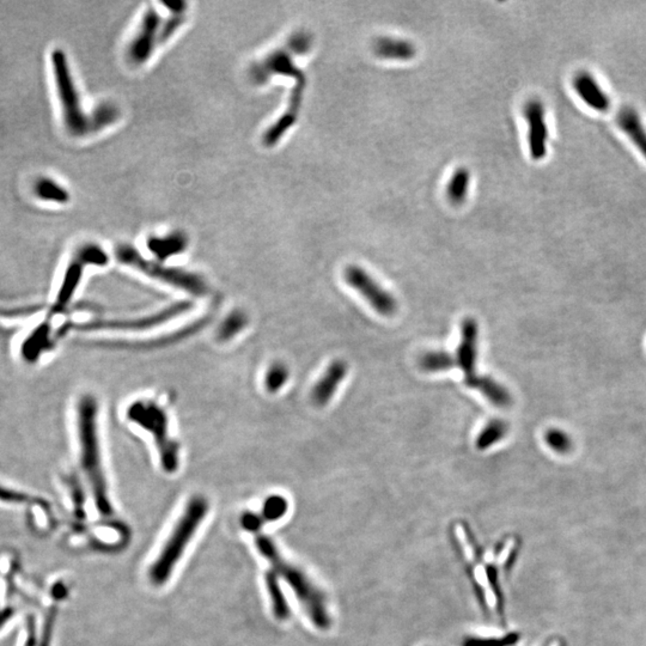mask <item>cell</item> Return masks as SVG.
<instances>
[{
  "mask_svg": "<svg viewBox=\"0 0 646 646\" xmlns=\"http://www.w3.org/2000/svg\"><path fill=\"white\" fill-rule=\"evenodd\" d=\"M77 438L79 446V461L90 485L95 503L103 516L113 515L107 480L103 468L102 451L99 443V405L92 395H84L77 403Z\"/></svg>",
  "mask_w": 646,
  "mask_h": 646,
  "instance_id": "1",
  "label": "cell"
},
{
  "mask_svg": "<svg viewBox=\"0 0 646 646\" xmlns=\"http://www.w3.org/2000/svg\"><path fill=\"white\" fill-rule=\"evenodd\" d=\"M255 544L260 554L270 563L274 574L283 578L293 590L312 624L318 629H330L332 620L327 609L325 595L321 589L313 582V579L300 566L295 565L284 558L270 538L257 535Z\"/></svg>",
  "mask_w": 646,
  "mask_h": 646,
  "instance_id": "2",
  "label": "cell"
},
{
  "mask_svg": "<svg viewBox=\"0 0 646 646\" xmlns=\"http://www.w3.org/2000/svg\"><path fill=\"white\" fill-rule=\"evenodd\" d=\"M209 509L210 504L205 496L197 494L189 499L167 542L149 570V578L152 584L162 586L172 577V571L204 522Z\"/></svg>",
  "mask_w": 646,
  "mask_h": 646,
  "instance_id": "3",
  "label": "cell"
},
{
  "mask_svg": "<svg viewBox=\"0 0 646 646\" xmlns=\"http://www.w3.org/2000/svg\"><path fill=\"white\" fill-rule=\"evenodd\" d=\"M127 418L150 433L159 453L163 471L174 474L180 467V445L169 433V418L159 403L149 398H139L129 405Z\"/></svg>",
  "mask_w": 646,
  "mask_h": 646,
  "instance_id": "4",
  "label": "cell"
},
{
  "mask_svg": "<svg viewBox=\"0 0 646 646\" xmlns=\"http://www.w3.org/2000/svg\"><path fill=\"white\" fill-rule=\"evenodd\" d=\"M116 259L124 265L133 267L150 278L175 287L192 296H204L207 292L205 280L188 270L169 267L162 262L151 261L129 244H121L115 250Z\"/></svg>",
  "mask_w": 646,
  "mask_h": 646,
  "instance_id": "5",
  "label": "cell"
},
{
  "mask_svg": "<svg viewBox=\"0 0 646 646\" xmlns=\"http://www.w3.org/2000/svg\"><path fill=\"white\" fill-rule=\"evenodd\" d=\"M51 65L67 132L73 137H84L94 133L91 114L88 115L81 107V97L70 72L69 63L64 51L56 49L51 53Z\"/></svg>",
  "mask_w": 646,
  "mask_h": 646,
  "instance_id": "6",
  "label": "cell"
},
{
  "mask_svg": "<svg viewBox=\"0 0 646 646\" xmlns=\"http://www.w3.org/2000/svg\"><path fill=\"white\" fill-rule=\"evenodd\" d=\"M109 257L107 252L97 244H86L78 249L65 272L64 280L56 295V303L51 307V312L54 314L61 313L69 305L74 292L77 291L86 266H104L107 265Z\"/></svg>",
  "mask_w": 646,
  "mask_h": 646,
  "instance_id": "7",
  "label": "cell"
},
{
  "mask_svg": "<svg viewBox=\"0 0 646 646\" xmlns=\"http://www.w3.org/2000/svg\"><path fill=\"white\" fill-rule=\"evenodd\" d=\"M344 277L346 283L360 292L377 313L389 316L396 312L398 304L394 297L383 290L381 285H378L362 267L348 266L344 272Z\"/></svg>",
  "mask_w": 646,
  "mask_h": 646,
  "instance_id": "8",
  "label": "cell"
},
{
  "mask_svg": "<svg viewBox=\"0 0 646 646\" xmlns=\"http://www.w3.org/2000/svg\"><path fill=\"white\" fill-rule=\"evenodd\" d=\"M191 304L180 302L162 309L154 314L139 318L131 320H102V321L89 322L86 325H78V330H150L165 322L172 321V318L188 310Z\"/></svg>",
  "mask_w": 646,
  "mask_h": 646,
  "instance_id": "9",
  "label": "cell"
},
{
  "mask_svg": "<svg viewBox=\"0 0 646 646\" xmlns=\"http://www.w3.org/2000/svg\"><path fill=\"white\" fill-rule=\"evenodd\" d=\"M291 49L287 47L286 49H279V51H272L270 54L266 56L264 60L252 65L249 76L255 84L261 86L268 81L272 76H286L291 77L297 81H305L304 73L302 70L298 69L293 63V58L290 54Z\"/></svg>",
  "mask_w": 646,
  "mask_h": 646,
  "instance_id": "10",
  "label": "cell"
},
{
  "mask_svg": "<svg viewBox=\"0 0 646 646\" xmlns=\"http://www.w3.org/2000/svg\"><path fill=\"white\" fill-rule=\"evenodd\" d=\"M162 26V19L159 17L156 10H146L143 17L142 24L134 36L132 42L129 43L127 49V58L134 65H142L150 59L154 53V47L159 45V29Z\"/></svg>",
  "mask_w": 646,
  "mask_h": 646,
  "instance_id": "11",
  "label": "cell"
},
{
  "mask_svg": "<svg viewBox=\"0 0 646 646\" xmlns=\"http://www.w3.org/2000/svg\"><path fill=\"white\" fill-rule=\"evenodd\" d=\"M524 116L528 124V145L531 159L541 161L547 154L549 138L544 104L539 99L528 101L524 107Z\"/></svg>",
  "mask_w": 646,
  "mask_h": 646,
  "instance_id": "12",
  "label": "cell"
},
{
  "mask_svg": "<svg viewBox=\"0 0 646 646\" xmlns=\"http://www.w3.org/2000/svg\"><path fill=\"white\" fill-rule=\"evenodd\" d=\"M478 337L479 327L474 318L468 317L461 325V343L455 355L456 366L465 373V382L476 376V357H478Z\"/></svg>",
  "mask_w": 646,
  "mask_h": 646,
  "instance_id": "13",
  "label": "cell"
},
{
  "mask_svg": "<svg viewBox=\"0 0 646 646\" xmlns=\"http://www.w3.org/2000/svg\"><path fill=\"white\" fill-rule=\"evenodd\" d=\"M572 88L586 107L596 113H606L611 108V97L591 73L581 71L572 79Z\"/></svg>",
  "mask_w": 646,
  "mask_h": 646,
  "instance_id": "14",
  "label": "cell"
},
{
  "mask_svg": "<svg viewBox=\"0 0 646 646\" xmlns=\"http://www.w3.org/2000/svg\"><path fill=\"white\" fill-rule=\"evenodd\" d=\"M305 81H297L296 86L292 90L290 101L287 104V109L283 115L279 118L278 120L267 129L264 136V143L266 146H273L282 139L284 134L291 129L297 120V116L300 113V104L303 101L304 88H305Z\"/></svg>",
  "mask_w": 646,
  "mask_h": 646,
  "instance_id": "15",
  "label": "cell"
},
{
  "mask_svg": "<svg viewBox=\"0 0 646 646\" xmlns=\"http://www.w3.org/2000/svg\"><path fill=\"white\" fill-rule=\"evenodd\" d=\"M347 364L341 360H337L330 364L325 375L317 381L312 390V400L318 407H323L330 403L340 383L347 373Z\"/></svg>",
  "mask_w": 646,
  "mask_h": 646,
  "instance_id": "16",
  "label": "cell"
},
{
  "mask_svg": "<svg viewBox=\"0 0 646 646\" xmlns=\"http://www.w3.org/2000/svg\"><path fill=\"white\" fill-rule=\"evenodd\" d=\"M616 124L646 159V127L639 113L632 107L622 108L616 118Z\"/></svg>",
  "mask_w": 646,
  "mask_h": 646,
  "instance_id": "17",
  "label": "cell"
},
{
  "mask_svg": "<svg viewBox=\"0 0 646 646\" xmlns=\"http://www.w3.org/2000/svg\"><path fill=\"white\" fill-rule=\"evenodd\" d=\"M147 248L159 262L165 261L169 257L179 255L188 247V239L184 232H172L167 236H152L146 242Z\"/></svg>",
  "mask_w": 646,
  "mask_h": 646,
  "instance_id": "18",
  "label": "cell"
},
{
  "mask_svg": "<svg viewBox=\"0 0 646 646\" xmlns=\"http://www.w3.org/2000/svg\"><path fill=\"white\" fill-rule=\"evenodd\" d=\"M468 387L481 391V394L487 398L490 403L496 407H509L512 403V398L509 390L504 385L490 376L473 377L469 381L465 382Z\"/></svg>",
  "mask_w": 646,
  "mask_h": 646,
  "instance_id": "19",
  "label": "cell"
},
{
  "mask_svg": "<svg viewBox=\"0 0 646 646\" xmlns=\"http://www.w3.org/2000/svg\"><path fill=\"white\" fill-rule=\"evenodd\" d=\"M373 51L377 56L389 60H410L415 56V48L411 42L391 38H380L373 42Z\"/></svg>",
  "mask_w": 646,
  "mask_h": 646,
  "instance_id": "20",
  "label": "cell"
},
{
  "mask_svg": "<svg viewBox=\"0 0 646 646\" xmlns=\"http://www.w3.org/2000/svg\"><path fill=\"white\" fill-rule=\"evenodd\" d=\"M266 586L272 604V612L278 620H287L290 617V607L278 582V576L268 571L265 576Z\"/></svg>",
  "mask_w": 646,
  "mask_h": 646,
  "instance_id": "21",
  "label": "cell"
},
{
  "mask_svg": "<svg viewBox=\"0 0 646 646\" xmlns=\"http://www.w3.org/2000/svg\"><path fill=\"white\" fill-rule=\"evenodd\" d=\"M34 191L35 194L43 202L66 204L70 200L69 192L63 186L56 184V181L48 179V177H41L36 181Z\"/></svg>",
  "mask_w": 646,
  "mask_h": 646,
  "instance_id": "22",
  "label": "cell"
},
{
  "mask_svg": "<svg viewBox=\"0 0 646 646\" xmlns=\"http://www.w3.org/2000/svg\"><path fill=\"white\" fill-rule=\"evenodd\" d=\"M508 431H509V426L504 420L492 419L483 428V431L476 438L475 445L479 450L488 449L492 445L501 441L506 436Z\"/></svg>",
  "mask_w": 646,
  "mask_h": 646,
  "instance_id": "23",
  "label": "cell"
},
{
  "mask_svg": "<svg viewBox=\"0 0 646 646\" xmlns=\"http://www.w3.org/2000/svg\"><path fill=\"white\" fill-rule=\"evenodd\" d=\"M419 365L426 373H439L455 368L456 360L448 352L430 351L420 358Z\"/></svg>",
  "mask_w": 646,
  "mask_h": 646,
  "instance_id": "24",
  "label": "cell"
},
{
  "mask_svg": "<svg viewBox=\"0 0 646 646\" xmlns=\"http://www.w3.org/2000/svg\"><path fill=\"white\" fill-rule=\"evenodd\" d=\"M469 180L471 176L466 168H460L451 176L448 184V197L454 205H461L466 200Z\"/></svg>",
  "mask_w": 646,
  "mask_h": 646,
  "instance_id": "25",
  "label": "cell"
},
{
  "mask_svg": "<svg viewBox=\"0 0 646 646\" xmlns=\"http://www.w3.org/2000/svg\"><path fill=\"white\" fill-rule=\"evenodd\" d=\"M247 325V316L240 310H235L229 314L217 330V337L220 341H229L240 334Z\"/></svg>",
  "mask_w": 646,
  "mask_h": 646,
  "instance_id": "26",
  "label": "cell"
},
{
  "mask_svg": "<svg viewBox=\"0 0 646 646\" xmlns=\"http://www.w3.org/2000/svg\"><path fill=\"white\" fill-rule=\"evenodd\" d=\"M120 118V109L116 107L115 104L111 103H102L99 107L95 108V111L91 114V121H92V132L96 133L99 131L109 127Z\"/></svg>",
  "mask_w": 646,
  "mask_h": 646,
  "instance_id": "27",
  "label": "cell"
},
{
  "mask_svg": "<svg viewBox=\"0 0 646 646\" xmlns=\"http://www.w3.org/2000/svg\"><path fill=\"white\" fill-rule=\"evenodd\" d=\"M289 376H290V373L285 364L280 363V362L270 364L268 369L266 370L265 378H264L266 390L270 391V394L278 393L279 390L286 385Z\"/></svg>",
  "mask_w": 646,
  "mask_h": 646,
  "instance_id": "28",
  "label": "cell"
},
{
  "mask_svg": "<svg viewBox=\"0 0 646 646\" xmlns=\"http://www.w3.org/2000/svg\"><path fill=\"white\" fill-rule=\"evenodd\" d=\"M48 337H49V330L47 325H42L39 330H36L31 340H28L26 346L22 348V355L26 357V360H35L39 357L41 351H45L47 348Z\"/></svg>",
  "mask_w": 646,
  "mask_h": 646,
  "instance_id": "29",
  "label": "cell"
},
{
  "mask_svg": "<svg viewBox=\"0 0 646 646\" xmlns=\"http://www.w3.org/2000/svg\"><path fill=\"white\" fill-rule=\"evenodd\" d=\"M262 518L264 521H278L280 518L285 516L289 509V503L284 496L279 494L270 496L266 499L265 503L262 505Z\"/></svg>",
  "mask_w": 646,
  "mask_h": 646,
  "instance_id": "30",
  "label": "cell"
},
{
  "mask_svg": "<svg viewBox=\"0 0 646 646\" xmlns=\"http://www.w3.org/2000/svg\"><path fill=\"white\" fill-rule=\"evenodd\" d=\"M548 446L559 454H567L572 449V441L567 433L559 428H551L544 435Z\"/></svg>",
  "mask_w": 646,
  "mask_h": 646,
  "instance_id": "31",
  "label": "cell"
},
{
  "mask_svg": "<svg viewBox=\"0 0 646 646\" xmlns=\"http://www.w3.org/2000/svg\"><path fill=\"white\" fill-rule=\"evenodd\" d=\"M517 640L515 634H509L501 638H467L463 640L462 646H510L514 645Z\"/></svg>",
  "mask_w": 646,
  "mask_h": 646,
  "instance_id": "32",
  "label": "cell"
},
{
  "mask_svg": "<svg viewBox=\"0 0 646 646\" xmlns=\"http://www.w3.org/2000/svg\"><path fill=\"white\" fill-rule=\"evenodd\" d=\"M184 21V15H172V17L162 22V26L159 29V45H162L170 39V36L175 34V31L182 26Z\"/></svg>",
  "mask_w": 646,
  "mask_h": 646,
  "instance_id": "33",
  "label": "cell"
},
{
  "mask_svg": "<svg viewBox=\"0 0 646 646\" xmlns=\"http://www.w3.org/2000/svg\"><path fill=\"white\" fill-rule=\"evenodd\" d=\"M310 45H312V39L309 38L308 35L304 34V33H298V34L292 36L291 40L287 43V47L291 49L292 53L303 54V53L310 49Z\"/></svg>",
  "mask_w": 646,
  "mask_h": 646,
  "instance_id": "34",
  "label": "cell"
},
{
  "mask_svg": "<svg viewBox=\"0 0 646 646\" xmlns=\"http://www.w3.org/2000/svg\"><path fill=\"white\" fill-rule=\"evenodd\" d=\"M262 522H264L262 516L252 514V512H245V514H243V516L241 517L242 526H243L244 529H247V531H259V529L261 528Z\"/></svg>",
  "mask_w": 646,
  "mask_h": 646,
  "instance_id": "35",
  "label": "cell"
},
{
  "mask_svg": "<svg viewBox=\"0 0 646 646\" xmlns=\"http://www.w3.org/2000/svg\"><path fill=\"white\" fill-rule=\"evenodd\" d=\"M167 9L170 10L174 15H182L186 10L187 4L184 1H163L162 3Z\"/></svg>",
  "mask_w": 646,
  "mask_h": 646,
  "instance_id": "36",
  "label": "cell"
}]
</instances>
